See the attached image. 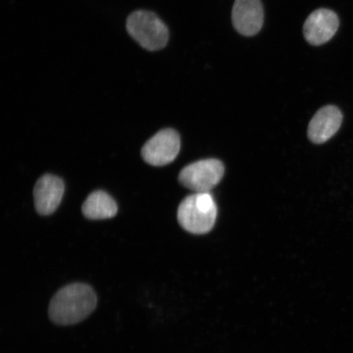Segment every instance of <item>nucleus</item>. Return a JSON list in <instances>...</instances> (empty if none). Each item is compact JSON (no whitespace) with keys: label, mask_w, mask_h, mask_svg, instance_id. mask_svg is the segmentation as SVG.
Here are the masks:
<instances>
[{"label":"nucleus","mask_w":353,"mask_h":353,"mask_svg":"<svg viewBox=\"0 0 353 353\" xmlns=\"http://www.w3.org/2000/svg\"><path fill=\"white\" fill-rule=\"evenodd\" d=\"M63 180L46 174L37 181L34 188L35 208L39 214L50 215L57 209L64 194Z\"/></svg>","instance_id":"1a4fd4ad"},{"label":"nucleus","mask_w":353,"mask_h":353,"mask_svg":"<svg viewBox=\"0 0 353 353\" xmlns=\"http://www.w3.org/2000/svg\"><path fill=\"white\" fill-rule=\"evenodd\" d=\"M339 17L327 8H320L308 16L303 25V35L307 43L319 46L327 43L336 34Z\"/></svg>","instance_id":"423d86ee"},{"label":"nucleus","mask_w":353,"mask_h":353,"mask_svg":"<svg viewBox=\"0 0 353 353\" xmlns=\"http://www.w3.org/2000/svg\"><path fill=\"white\" fill-rule=\"evenodd\" d=\"M341 110L333 105H325L317 112L309 123L307 135L313 143L327 142L341 129Z\"/></svg>","instance_id":"6e6552de"},{"label":"nucleus","mask_w":353,"mask_h":353,"mask_svg":"<svg viewBox=\"0 0 353 353\" xmlns=\"http://www.w3.org/2000/svg\"><path fill=\"white\" fill-rule=\"evenodd\" d=\"M224 174L223 163L215 159H208L192 163L179 174L181 184L196 192H210Z\"/></svg>","instance_id":"20e7f679"},{"label":"nucleus","mask_w":353,"mask_h":353,"mask_svg":"<svg viewBox=\"0 0 353 353\" xmlns=\"http://www.w3.org/2000/svg\"><path fill=\"white\" fill-rule=\"evenodd\" d=\"M234 28L244 37L257 34L263 25L264 12L260 0H236L232 14Z\"/></svg>","instance_id":"0eeeda50"},{"label":"nucleus","mask_w":353,"mask_h":353,"mask_svg":"<svg viewBox=\"0 0 353 353\" xmlns=\"http://www.w3.org/2000/svg\"><path fill=\"white\" fill-rule=\"evenodd\" d=\"M126 29L130 37L148 51L161 50L169 42V29L152 12L138 10L131 13L127 19Z\"/></svg>","instance_id":"7ed1b4c3"},{"label":"nucleus","mask_w":353,"mask_h":353,"mask_svg":"<svg viewBox=\"0 0 353 353\" xmlns=\"http://www.w3.org/2000/svg\"><path fill=\"white\" fill-rule=\"evenodd\" d=\"M82 212L90 219H107L114 217L117 213V205L108 193L97 191L86 199Z\"/></svg>","instance_id":"9d476101"},{"label":"nucleus","mask_w":353,"mask_h":353,"mask_svg":"<svg viewBox=\"0 0 353 353\" xmlns=\"http://www.w3.org/2000/svg\"><path fill=\"white\" fill-rule=\"evenodd\" d=\"M98 298L91 286L74 283L57 291L48 307V316L54 323L70 325L87 319L95 310Z\"/></svg>","instance_id":"f257e3e1"},{"label":"nucleus","mask_w":353,"mask_h":353,"mask_svg":"<svg viewBox=\"0 0 353 353\" xmlns=\"http://www.w3.org/2000/svg\"><path fill=\"white\" fill-rule=\"evenodd\" d=\"M180 138L174 130H161L149 139L142 149V157L148 164L163 166L173 162L180 151Z\"/></svg>","instance_id":"39448f33"},{"label":"nucleus","mask_w":353,"mask_h":353,"mask_svg":"<svg viewBox=\"0 0 353 353\" xmlns=\"http://www.w3.org/2000/svg\"><path fill=\"white\" fill-rule=\"evenodd\" d=\"M217 218V206L210 192H196L181 203L179 222L185 230L192 234L208 233Z\"/></svg>","instance_id":"f03ea898"}]
</instances>
